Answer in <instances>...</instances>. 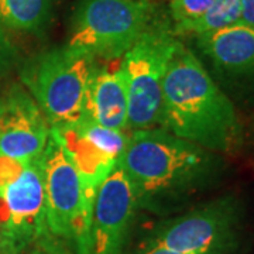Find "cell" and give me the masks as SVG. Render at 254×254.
Segmentation results:
<instances>
[{
  "instance_id": "1",
  "label": "cell",
  "mask_w": 254,
  "mask_h": 254,
  "mask_svg": "<svg viewBox=\"0 0 254 254\" xmlns=\"http://www.w3.org/2000/svg\"><path fill=\"white\" fill-rule=\"evenodd\" d=\"M119 163L131 185L137 208L154 212L209 187L223 168L216 153L161 127L131 131Z\"/></svg>"
},
{
  "instance_id": "2",
  "label": "cell",
  "mask_w": 254,
  "mask_h": 254,
  "mask_svg": "<svg viewBox=\"0 0 254 254\" xmlns=\"http://www.w3.org/2000/svg\"><path fill=\"white\" fill-rule=\"evenodd\" d=\"M160 127L216 154L233 153L242 143L232 100L182 43L164 78Z\"/></svg>"
},
{
  "instance_id": "3",
  "label": "cell",
  "mask_w": 254,
  "mask_h": 254,
  "mask_svg": "<svg viewBox=\"0 0 254 254\" xmlns=\"http://www.w3.org/2000/svg\"><path fill=\"white\" fill-rule=\"evenodd\" d=\"M96 58L64 46L33 58L23 72L28 93L51 128L73 125L85 115Z\"/></svg>"
},
{
  "instance_id": "4",
  "label": "cell",
  "mask_w": 254,
  "mask_h": 254,
  "mask_svg": "<svg viewBox=\"0 0 254 254\" xmlns=\"http://www.w3.org/2000/svg\"><path fill=\"white\" fill-rule=\"evenodd\" d=\"M180 46L173 26L151 23L123 55L120 66L126 78L128 133L160 127L164 78Z\"/></svg>"
},
{
  "instance_id": "5",
  "label": "cell",
  "mask_w": 254,
  "mask_h": 254,
  "mask_svg": "<svg viewBox=\"0 0 254 254\" xmlns=\"http://www.w3.org/2000/svg\"><path fill=\"white\" fill-rule=\"evenodd\" d=\"M150 0H78L65 46L93 58L126 54L151 24Z\"/></svg>"
},
{
  "instance_id": "6",
  "label": "cell",
  "mask_w": 254,
  "mask_h": 254,
  "mask_svg": "<svg viewBox=\"0 0 254 254\" xmlns=\"http://www.w3.org/2000/svg\"><path fill=\"white\" fill-rule=\"evenodd\" d=\"M41 161L50 233L72 245L76 254H91L93 203L85 196L81 177L53 130Z\"/></svg>"
},
{
  "instance_id": "7",
  "label": "cell",
  "mask_w": 254,
  "mask_h": 254,
  "mask_svg": "<svg viewBox=\"0 0 254 254\" xmlns=\"http://www.w3.org/2000/svg\"><path fill=\"white\" fill-rule=\"evenodd\" d=\"M240 222V202L223 196L160 223L144 246L181 253L230 254L237 246Z\"/></svg>"
},
{
  "instance_id": "8",
  "label": "cell",
  "mask_w": 254,
  "mask_h": 254,
  "mask_svg": "<svg viewBox=\"0 0 254 254\" xmlns=\"http://www.w3.org/2000/svg\"><path fill=\"white\" fill-rule=\"evenodd\" d=\"M0 195L6 209V253L23 250L50 233L41 155L28 161L17 178L0 190Z\"/></svg>"
},
{
  "instance_id": "9",
  "label": "cell",
  "mask_w": 254,
  "mask_h": 254,
  "mask_svg": "<svg viewBox=\"0 0 254 254\" xmlns=\"http://www.w3.org/2000/svg\"><path fill=\"white\" fill-rule=\"evenodd\" d=\"M136 196L122 164L102 182L93 203L91 254H123L137 210Z\"/></svg>"
},
{
  "instance_id": "10",
  "label": "cell",
  "mask_w": 254,
  "mask_h": 254,
  "mask_svg": "<svg viewBox=\"0 0 254 254\" xmlns=\"http://www.w3.org/2000/svg\"><path fill=\"white\" fill-rule=\"evenodd\" d=\"M51 126L33 96L13 86L0 99V157L28 163L44 153Z\"/></svg>"
},
{
  "instance_id": "11",
  "label": "cell",
  "mask_w": 254,
  "mask_h": 254,
  "mask_svg": "<svg viewBox=\"0 0 254 254\" xmlns=\"http://www.w3.org/2000/svg\"><path fill=\"white\" fill-rule=\"evenodd\" d=\"M196 44L220 72L230 76L254 75V26H235L196 37Z\"/></svg>"
},
{
  "instance_id": "12",
  "label": "cell",
  "mask_w": 254,
  "mask_h": 254,
  "mask_svg": "<svg viewBox=\"0 0 254 254\" xmlns=\"http://www.w3.org/2000/svg\"><path fill=\"white\" fill-rule=\"evenodd\" d=\"M85 113L100 126L128 131V99L122 66L118 69L96 68L88 92Z\"/></svg>"
},
{
  "instance_id": "13",
  "label": "cell",
  "mask_w": 254,
  "mask_h": 254,
  "mask_svg": "<svg viewBox=\"0 0 254 254\" xmlns=\"http://www.w3.org/2000/svg\"><path fill=\"white\" fill-rule=\"evenodd\" d=\"M51 130L61 141L79 174L85 196L92 203H95L98 188L113 171L118 160H113L112 157L100 151L99 148H96L73 126H64Z\"/></svg>"
},
{
  "instance_id": "14",
  "label": "cell",
  "mask_w": 254,
  "mask_h": 254,
  "mask_svg": "<svg viewBox=\"0 0 254 254\" xmlns=\"http://www.w3.org/2000/svg\"><path fill=\"white\" fill-rule=\"evenodd\" d=\"M58 0H0V24L4 27L41 34L50 27Z\"/></svg>"
},
{
  "instance_id": "15",
  "label": "cell",
  "mask_w": 254,
  "mask_h": 254,
  "mask_svg": "<svg viewBox=\"0 0 254 254\" xmlns=\"http://www.w3.org/2000/svg\"><path fill=\"white\" fill-rule=\"evenodd\" d=\"M242 4L240 0H213V3L199 18L185 23L174 24L173 31L175 36L192 34L198 37L219 30L235 26L240 23Z\"/></svg>"
},
{
  "instance_id": "16",
  "label": "cell",
  "mask_w": 254,
  "mask_h": 254,
  "mask_svg": "<svg viewBox=\"0 0 254 254\" xmlns=\"http://www.w3.org/2000/svg\"><path fill=\"white\" fill-rule=\"evenodd\" d=\"M69 126L75 127L82 136L88 138L96 148H99L100 151L112 157L113 160H119L122 157L128 141V134H130L128 131L100 126L96 122H93L86 113L78 122H75Z\"/></svg>"
},
{
  "instance_id": "17",
  "label": "cell",
  "mask_w": 254,
  "mask_h": 254,
  "mask_svg": "<svg viewBox=\"0 0 254 254\" xmlns=\"http://www.w3.org/2000/svg\"><path fill=\"white\" fill-rule=\"evenodd\" d=\"M213 0H171L170 13L174 24H185L199 18Z\"/></svg>"
},
{
  "instance_id": "18",
  "label": "cell",
  "mask_w": 254,
  "mask_h": 254,
  "mask_svg": "<svg viewBox=\"0 0 254 254\" xmlns=\"http://www.w3.org/2000/svg\"><path fill=\"white\" fill-rule=\"evenodd\" d=\"M40 242L44 246L47 254H72L68 243H65L58 237L53 236L51 233L46 235Z\"/></svg>"
},
{
  "instance_id": "19",
  "label": "cell",
  "mask_w": 254,
  "mask_h": 254,
  "mask_svg": "<svg viewBox=\"0 0 254 254\" xmlns=\"http://www.w3.org/2000/svg\"><path fill=\"white\" fill-rule=\"evenodd\" d=\"M242 17L240 23L246 26H254V0H240Z\"/></svg>"
},
{
  "instance_id": "20",
  "label": "cell",
  "mask_w": 254,
  "mask_h": 254,
  "mask_svg": "<svg viewBox=\"0 0 254 254\" xmlns=\"http://www.w3.org/2000/svg\"><path fill=\"white\" fill-rule=\"evenodd\" d=\"M137 254H219V253H181V252H174L163 247H148L144 246Z\"/></svg>"
},
{
  "instance_id": "21",
  "label": "cell",
  "mask_w": 254,
  "mask_h": 254,
  "mask_svg": "<svg viewBox=\"0 0 254 254\" xmlns=\"http://www.w3.org/2000/svg\"><path fill=\"white\" fill-rule=\"evenodd\" d=\"M6 254H47V253H46L44 246L41 245V242L38 240L37 243L28 246V247L23 249V250H18V252H9V253H6Z\"/></svg>"
},
{
  "instance_id": "22",
  "label": "cell",
  "mask_w": 254,
  "mask_h": 254,
  "mask_svg": "<svg viewBox=\"0 0 254 254\" xmlns=\"http://www.w3.org/2000/svg\"><path fill=\"white\" fill-rule=\"evenodd\" d=\"M6 253V243H4V239H3V233L0 230V254Z\"/></svg>"
}]
</instances>
